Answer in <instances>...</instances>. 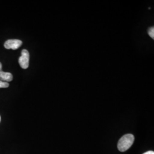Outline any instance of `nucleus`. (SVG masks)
Wrapping results in <instances>:
<instances>
[{"instance_id": "f03ea898", "label": "nucleus", "mask_w": 154, "mask_h": 154, "mask_svg": "<svg viewBox=\"0 0 154 154\" xmlns=\"http://www.w3.org/2000/svg\"><path fill=\"white\" fill-rule=\"evenodd\" d=\"M29 53L27 50H22L21 55L18 60V62L20 66L23 69H28L29 65Z\"/></svg>"}, {"instance_id": "39448f33", "label": "nucleus", "mask_w": 154, "mask_h": 154, "mask_svg": "<svg viewBox=\"0 0 154 154\" xmlns=\"http://www.w3.org/2000/svg\"><path fill=\"white\" fill-rule=\"evenodd\" d=\"M148 33H149V35L151 38L154 39V26L151 27L148 30Z\"/></svg>"}, {"instance_id": "1a4fd4ad", "label": "nucleus", "mask_w": 154, "mask_h": 154, "mask_svg": "<svg viewBox=\"0 0 154 154\" xmlns=\"http://www.w3.org/2000/svg\"><path fill=\"white\" fill-rule=\"evenodd\" d=\"M0 121H1V116H0Z\"/></svg>"}, {"instance_id": "6e6552de", "label": "nucleus", "mask_w": 154, "mask_h": 154, "mask_svg": "<svg viewBox=\"0 0 154 154\" xmlns=\"http://www.w3.org/2000/svg\"><path fill=\"white\" fill-rule=\"evenodd\" d=\"M2 71V63L0 62V72Z\"/></svg>"}, {"instance_id": "423d86ee", "label": "nucleus", "mask_w": 154, "mask_h": 154, "mask_svg": "<svg viewBox=\"0 0 154 154\" xmlns=\"http://www.w3.org/2000/svg\"><path fill=\"white\" fill-rule=\"evenodd\" d=\"M9 86V83L4 82L0 81V88H8Z\"/></svg>"}, {"instance_id": "20e7f679", "label": "nucleus", "mask_w": 154, "mask_h": 154, "mask_svg": "<svg viewBox=\"0 0 154 154\" xmlns=\"http://www.w3.org/2000/svg\"><path fill=\"white\" fill-rule=\"evenodd\" d=\"M13 80V75L11 72H0V81L4 82H9Z\"/></svg>"}, {"instance_id": "0eeeda50", "label": "nucleus", "mask_w": 154, "mask_h": 154, "mask_svg": "<svg viewBox=\"0 0 154 154\" xmlns=\"http://www.w3.org/2000/svg\"><path fill=\"white\" fill-rule=\"evenodd\" d=\"M143 154H154V152L153 151H149Z\"/></svg>"}, {"instance_id": "7ed1b4c3", "label": "nucleus", "mask_w": 154, "mask_h": 154, "mask_svg": "<svg viewBox=\"0 0 154 154\" xmlns=\"http://www.w3.org/2000/svg\"><path fill=\"white\" fill-rule=\"evenodd\" d=\"M22 44V42L19 39H9L4 44V47L6 49L16 50Z\"/></svg>"}, {"instance_id": "f257e3e1", "label": "nucleus", "mask_w": 154, "mask_h": 154, "mask_svg": "<svg viewBox=\"0 0 154 154\" xmlns=\"http://www.w3.org/2000/svg\"><path fill=\"white\" fill-rule=\"evenodd\" d=\"M134 136L132 134H126L123 136L118 143V149L121 152H125L130 149L134 142Z\"/></svg>"}]
</instances>
